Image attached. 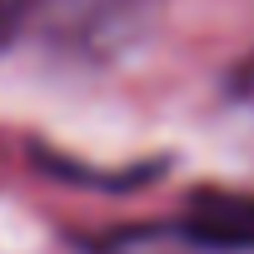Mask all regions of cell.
Here are the masks:
<instances>
[{"label": "cell", "instance_id": "cell-2", "mask_svg": "<svg viewBox=\"0 0 254 254\" xmlns=\"http://www.w3.org/2000/svg\"><path fill=\"white\" fill-rule=\"evenodd\" d=\"M175 234L209 254H254V190H194L175 219Z\"/></svg>", "mask_w": 254, "mask_h": 254}, {"label": "cell", "instance_id": "cell-3", "mask_svg": "<svg viewBox=\"0 0 254 254\" xmlns=\"http://www.w3.org/2000/svg\"><path fill=\"white\" fill-rule=\"evenodd\" d=\"M30 20H35V0H0V50H10Z\"/></svg>", "mask_w": 254, "mask_h": 254}, {"label": "cell", "instance_id": "cell-1", "mask_svg": "<svg viewBox=\"0 0 254 254\" xmlns=\"http://www.w3.org/2000/svg\"><path fill=\"white\" fill-rule=\"evenodd\" d=\"M165 0H35V25L75 60L105 65L130 55L160 20Z\"/></svg>", "mask_w": 254, "mask_h": 254}]
</instances>
